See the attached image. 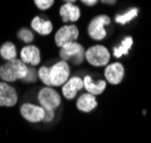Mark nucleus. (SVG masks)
<instances>
[{
	"label": "nucleus",
	"instance_id": "obj_1",
	"mask_svg": "<svg viewBox=\"0 0 151 143\" xmlns=\"http://www.w3.org/2000/svg\"><path fill=\"white\" fill-rule=\"evenodd\" d=\"M27 65L21 59L8 60L0 67V78L7 83L23 80L27 73Z\"/></svg>",
	"mask_w": 151,
	"mask_h": 143
},
{
	"label": "nucleus",
	"instance_id": "obj_2",
	"mask_svg": "<svg viewBox=\"0 0 151 143\" xmlns=\"http://www.w3.org/2000/svg\"><path fill=\"white\" fill-rule=\"evenodd\" d=\"M110 57L111 56L109 50L105 45H91L84 53V59L94 67H102L108 65L110 61Z\"/></svg>",
	"mask_w": 151,
	"mask_h": 143
},
{
	"label": "nucleus",
	"instance_id": "obj_3",
	"mask_svg": "<svg viewBox=\"0 0 151 143\" xmlns=\"http://www.w3.org/2000/svg\"><path fill=\"white\" fill-rule=\"evenodd\" d=\"M84 47L81 43L73 41V42H69L66 43L63 47H60V50H59V57H60L61 60L65 61H70L73 65H81L84 60Z\"/></svg>",
	"mask_w": 151,
	"mask_h": 143
},
{
	"label": "nucleus",
	"instance_id": "obj_4",
	"mask_svg": "<svg viewBox=\"0 0 151 143\" xmlns=\"http://www.w3.org/2000/svg\"><path fill=\"white\" fill-rule=\"evenodd\" d=\"M70 76V67L67 61L60 60L49 67V86H61Z\"/></svg>",
	"mask_w": 151,
	"mask_h": 143
},
{
	"label": "nucleus",
	"instance_id": "obj_5",
	"mask_svg": "<svg viewBox=\"0 0 151 143\" xmlns=\"http://www.w3.org/2000/svg\"><path fill=\"white\" fill-rule=\"evenodd\" d=\"M110 24V17L107 15H99L94 17L88 26V34L92 40L101 41L107 37L106 25Z\"/></svg>",
	"mask_w": 151,
	"mask_h": 143
},
{
	"label": "nucleus",
	"instance_id": "obj_6",
	"mask_svg": "<svg viewBox=\"0 0 151 143\" xmlns=\"http://www.w3.org/2000/svg\"><path fill=\"white\" fill-rule=\"evenodd\" d=\"M38 101L43 109L56 110L61 105V97L51 86H45L39 91Z\"/></svg>",
	"mask_w": 151,
	"mask_h": 143
},
{
	"label": "nucleus",
	"instance_id": "obj_7",
	"mask_svg": "<svg viewBox=\"0 0 151 143\" xmlns=\"http://www.w3.org/2000/svg\"><path fill=\"white\" fill-rule=\"evenodd\" d=\"M80 37V30L78 27L72 24V25H64L55 34V42L57 47H63L66 43L76 41Z\"/></svg>",
	"mask_w": 151,
	"mask_h": 143
},
{
	"label": "nucleus",
	"instance_id": "obj_8",
	"mask_svg": "<svg viewBox=\"0 0 151 143\" xmlns=\"http://www.w3.org/2000/svg\"><path fill=\"white\" fill-rule=\"evenodd\" d=\"M21 115L30 123H40L45 118V109L41 106L26 102L21 106Z\"/></svg>",
	"mask_w": 151,
	"mask_h": 143
},
{
	"label": "nucleus",
	"instance_id": "obj_9",
	"mask_svg": "<svg viewBox=\"0 0 151 143\" xmlns=\"http://www.w3.org/2000/svg\"><path fill=\"white\" fill-rule=\"evenodd\" d=\"M124 76H125L124 65L118 61L108 64L105 68V78L107 82L113 85L119 84L124 80Z\"/></svg>",
	"mask_w": 151,
	"mask_h": 143
},
{
	"label": "nucleus",
	"instance_id": "obj_10",
	"mask_svg": "<svg viewBox=\"0 0 151 143\" xmlns=\"http://www.w3.org/2000/svg\"><path fill=\"white\" fill-rule=\"evenodd\" d=\"M18 96L15 88L7 82H0V106L1 107H14L17 103Z\"/></svg>",
	"mask_w": 151,
	"mask_h": 143
},
{
	"label": "nucleus",
	"instance_id": "obj_11",
	"mask_svg": "<svg viewBox=\"0 0 151 143\" xmlns=\"http://www.w3.org/2000/svg\"><path fill=\"white\" fill-rule=\"evenodd\" d=\"M61 86H63L61 89L63 96L67 100H72L83 89V78H81L80 76H72Z\"/></svg>",
	"mask_w": 151,
	"mask_h": 143
},
{
	"label": "nucleus",
	"instance_id": "obj_12",
	"mask_svg": "<svg viewBox=\"0 0 151 143\" xmlns=\"http://www.w3.org/2000/svg\"><path fill=\"white\" fill-rule=\"evenodd\" d=\"M21 60L31 66H37L41 63V52L40 49L35 45H25L21 50Z\"/></svg>",
	"mask_w": 151,
	"mask_h": 143
},
{
	"label": "nucleus",
	"instance_id": "obj_13",
	"mask_svg": "<svg viewBox=\"0 0 151 143\" xmlns=\"http://www.w3.org/2000/svg\"><path fill=\"white\" fill-rule=\"evenodd\" d=\"M98 107V101L96 96L91 93H83L76 100V108L82 113H90Z\"/></svg>",
	"mask_w": 151,
	"mask_h": 143
},
{
	"label": "nucleus",
	"instance_id": "obj_14",
	"mask_svg": "<svg viewBox=\"0 0 151 143\" xmlns=\"http://www.w3.org/2000/svg\"><path fill=\"white\" fill-rule=\"evenodd\" d=\"M59 15L61 16L63 21L65 23L76 22L81 17V10L74 4L65 2L60 8H59Z\"/></svg>",
	"mask_w": 151,
	"mask_h": 143
},
{
	"label": "nucleus",
	"instance_id": "obj_15",
	"mask_svg": "<svg viewBox=\"0 0 151 143\" xmlns=\"http://www.w3.org/2000/svg\"><path fill=\"white\" fill-rule=\"evenodd\" d=\"M107 83L104 80H99V81H93L90 75H85L83 78V89L88 93H91L93 96H99L104 91L106 90Z\"/></svg>",
	"mask_w": 151,
	"mask_h": 143
},
{
	"label": "nucleus",
	"instance_id": "obj_16",
	"mask_svg": "<svg viewBox=\"0 0 151 143\" xmlns=\"http://www.w3.org/2000/svg\"><path fill=\"white\" fill-rule=\"evenodd\" d=\"M31 27L40 35H49L52 32L53 25L50 21L45 19L40 16H35L31 22Z\"/></svg>",
	"mask_w": 151,
	"mask_h": 143
},
{
	"label": "nucleus",
	"instance_id": "obj_17",
	"mask_svg": "<svg viewBox=\"0 0 151 143\" xmlns=\"http://www.w3.org/2000/svg\"><path fill=\"white\" fill-rule=\"evenodd\" d=\"M133 38L132 37H126L121 41L118 45H115L113 48V53L115 58H121L123 56H126L129 52V50L133 47Z\"/></svg>",
	"mask_w": 151,
	"mask_h": 143
},
{
	"label": "nucleus",
	"instance_id": "obj_18",
	"mask_svg": "<svg viewBox=\"0 0 151 143\" xmlns=\"http://www.w3.org/2000/svg\"><path fill=\"white\" fill-rule=\"evenodd\" d=\"M137 15H139V9L137 8H131L127 11L115 16V22L117 24H121V25H126L129 22H132L133 19H135Z\"/></svg>",
	"mask_w": 151,
	"mask_h": 143
},
{
	"label": "nucleus",
	"instance_id": "obj_19",
	"mask_svg": "<svg viewBox=\"0 0 151 143\" xmlns=\"http://www.w3.org/2000/svg\"><path fill=\"white\" fill-rule=\"evenodd\" d=\"M0 56L5 60H13L17 56V50L14 43L12 42H5L0 48Z\"/></svg>",
	"mask_w": 151,
	"mask_h": 143
},
{
	"label": "nucleus",
	"instance_id": "obj_20",
	"mask_svg": "<svg viewBox=\"0 0 151 143\" xmlns=\"http://www.w3.org/2000/svg\"><path fill=\"white\" fill-rule=\"evenodd\" d=\"M17 37L19 38L21 41L25 42V43H31V42L34 40V34H33V32L31 30H29V29H22V30H19Z\"/></svg>",
	"mask_w": 151,
	"mask_h": 143
},
{
	"label": "nucleus",
	"instance_id": "obj_21",
	"mask_svg": "<svg viewBox=\"0 0 151 143\" xmlns=\"http://www.w3.org/2000/svg\"><path fill=\"white\" fill-rule=\"evenodd\" d=\"M37 78H38V72L32 66V67L27 68V73L22 81H24L25 83H35Z\"/></svg>",
	"mask_w": 151,
	"mask_h": 143
},
{
	"label": "nucleus",
	"instance_id": "obj_22",
	"mask_svg": "<svg viewBox=\"0 0 151 143\" xmlns=\"http://www.w3.org/2000/svg\"><path fill=\"white\" fill-rule=\"evenodd\" d=\"M53 2H55V0H34L35 6L41 10H47V9L51 8Z\"/></svg>",
	"mask_w": 151,
	"mask_h": 143
},
{
	"label": "nucleus",
	"instance_id": "obj_23",
	"mask_svg": "<svg viewBox=\"0 0 151 143\" xmlns=\"http://www.w3.org/2000/svg\"><path fill=\"white\" fill-rule=\"evenodd\" d=\"M55 118V110L53 109H45V118L43 121L45 123H50L53 121Z\"/></svg>",
	"mask_w": 151,
	"mask_h": 143
},
{
	"label": "nucleus",
	"instance_id": "obj_24",
	"mask_svg": "<svg viewBox=\"0 0 151 143\" xmlns=\"http://www.w3.org/2000/svg\"><path fill=\"white\" fill-rule=\"evenodd\" d=\"M81 1L86 6H94L98 2V0H81Z\"/></svg>",
	"mask_w": 151,
	"mask_h": 143
},
{
	"label": "nucleus",
	"instance_id": "obj_25",
	"mask_svg": "<svg viewBox=\"0 0 151 143\" xmlns=\"http://www.w3.org/2000/svg\"><path fill=\"white\" fill-rule=\"evenodd\" d=\"M104 4H106V5H114V4H116V1L117 0H101Z\"/></svg>",
	"mask_w": 151,
	"mask_h": 143
},
{
	"label": "nucleus",
	"instance_id": "obj_26",
	"mask_svg": "<svg viewBox=\"0 0 151 143\" xmlns=\"http://www.w3.org/2000/svg\"><path fill=\"white\" fill-rule=\"evenodd\" d=\"M65 2H69V4H74L76 0H64Z\"/></svg>",
	"mask_w": 151,
	"mask_h": 143
}]
</instances>
